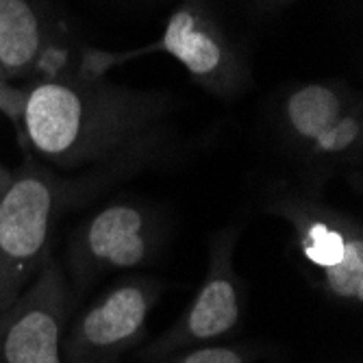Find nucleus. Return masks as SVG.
Returning <instances> with one entry per match:
<instances>
[{"label": "nucleus", "mask_w": 363, "mask_h": 363, "mask_svg": "<svg viewBox=\"0 0 363 363\" xmlns=\"http://www.w3.org/2000/svg\"><path fill=\"white\" fill-rule=\"evenodd\" d=\"M163 240L161 218L142 203L116 201L91 213L72 230L65 252L63 270L77 303L105 277L148 266Z\"/></svg>", "instance_id": "nucleus-6"}, {"label": "nucleus", "mask_w": 363, "mask_h": 363, "mask_svg": "<svg viewBox=\"0 0 363 363\" xmlns=\"http://www.w3.org/2000/svg\"><path fill=\"white\" fill-rule=\"evenodd\" d=\"M163 294L150 277H126L105 289L77 318L63 340V363H122L148 340V318Z\"/></svg>", "instance_id": "nucleus-8"}, {"label": "nucleus", "mask_w": 363, "mask_h": 363, "mask_svg": "<svg viewBox=\"0 0 363 363\" xmlns=\"http://www.w3.org/2000/svg\"><path fill=\"white\" fill-rule=\"evenodd\" d=\"M238 226L220 228L209 238L207 272L189 307L159 337L138 350L140 361H152L177 350L216 344L233 335L246 315V283L235 270Z\"/></svg>", "instance_id": "nucleus-7"}, {"label": "nucleus", "mask_w": 363, "mask_h": 363, "mask_svg": "<svg viewBox=\"0 0 363 363\" xmlns=\"http://www.w3.org/2000/svg\"><path fill=\"white\" fill-rule=\"evenodd\" d=\"M65 68V52L48 44L44 22L30 0H0V79L38 81Z\"/></svg>", "instance_id": "nucleus-10"}, {"label": "nucleus", "mask_w": 363, "mask_h": 363, "mask_svg": "<svg viewBox=\"0 0 363 363\" xmlns=\"http://www.w3.org/2000/svg\"><path fill=\"white\" fill-rule=\"evenodd\" d=\"M263 348L255 344H201L185 350H177L161 359L142 363H255L261 359Z\"/></svg>", "instance_id": "nucleus-11"}, {"label": "nucleus", "mask_w": 363, "mask_h": 363, "mask_svg": "<svg viewBox=\"0 0 363 363\" xmlns=\"http://www.w3.org/2000/svg\"><path fill=\"white\" fill-rule=\"evenodd\" d=\"M266 7H279V5H285V3H291V0H261Z\"/></svg>", "instance_id": "nucleus-13"}, {"label": "nucleus", "mask_w": 363, "mask_h": 363, "mask_svg": "<svg viewBox=\"0 0 363 363\" xmlns=\"http://www.w3.org/2000/svg\"><path fill=\"white\" fill-rule=\"evenodd\" d=\"M77 305L63 263L50 255L0 311V363H63V340Z\"/></svg>", "instance_id": "nucleus-9"}, {"label": "nucleus", "mask_w": 363, "mask_h": 363, "mask_svg": "<svg viewBox=\"0 0 363 363\" xmlns=\"http://www.w3.org/2000/svg\"><path fill=\"white\" fill-rule=\"evenodd\" d=\"M103 181L98 172L63 179L26 152L0 196V311L18 298L52 255L59 218Z\"/></svg>", "instance_id": "nucleus-2"}, {"label": "nucleus", "mask_w": 363, "mask_h": 363, "mask_svg": "<svg viewBox=\"0 0 363 363\" xmlns=\"http://www.w3.org/2000/svg\"><path fill=\"white\" fill-rule=\"evenodd\" d=\"M281 135L307 174L328 177L361 172L363 103L340 81H313L291 89L281 103Z\"/></svg>", "instance_id": "nucleus-3"}, {"label": "nucleus", "mask_w": 363, "mask_h": 363, "mask_svg": "<svg viewBox=\"0 0 363 363\" xmlns=\"http://www.w3.org/2000/svg\"><path fill=\"white\" fill-rule=\"evenodd\" d=\"M155 52L177 59L198 85L220 98L235 96L248 81L242 57L201 0H185L166 22L163 35L142 48L118 52L85 48L79 61V72L91 79H103L118 65Z\"/></svg>", "instance_id": "nucleus-4"}, {"label": "nucleus", "mask_w": 363, "mask_h": 363, "mask_svg": "<svg viewBox=\"0 0 363 363\" xmlns=\"http://www.w3.org/2000/svg\"><path fill=\"white\" fill-rule=\"evenodd\" d=\"M11 177H13V172L11 170H7L3 163H0V196L5 194V189L9 187V183H11Z\"/></svg>", "instance_id": "nucleus-12"}, {"label": "nucleus", "mask_w": 363, "mask_h": 363, "mask_svg": "<svg viewBox=\"0 0 363 363\" xmlns=\"http://www.w3.org/2000/svg\"><path fill=\"white\" fill-rule=\"evenodd\" d=\"M0 109L13 120L28 155L55 170L77 172L142 157L166 101L63 68L22 87L0 79Z\"/></svg>", "instance_id": "nucleus-1"}, {"label": "nucleus", "mask_w": 363, "mask_h": 363, "mask_svg": "<svg viewBox=\"0 0 363 363\" xmlns=\"http://www.w3.org/2000/svg\"><path fill=\"white\" fill-rule=\"evenodd\" d=\"M266 211L291 226L301 257L328 298L363 305V226L357 216L313 191H281Z\"/></svg>", "instance_id": "nucleus-5"}]
</instances>
